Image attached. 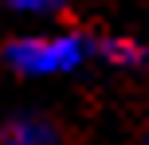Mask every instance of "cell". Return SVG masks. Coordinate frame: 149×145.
Segmentation results:
<instances>
[{
  "mask_svg": "<svg viewBox=\"0 0 149 145\" xmlns=\"http://www.w3.org/2000/svg\"><path fill=\"white\" fill-rule=\"evenodd\" d=\"M98 63V31L82 24L20 28L0 39V67L24 83L71 78Z\"/></svg>",
  "mask_w": 149,
  "mask_h": 145,
  "instance_id": "1",
  "label": "cell"
},
{
  "mask_svg": "<svg viewBox=\"0 0 149 145\" xmlns=\"http://www.w3.org/2000/svg\"><path fill=\"white\" fill-rule=\"evenodd\" d=\"M0 145H67V130L51 110L24 106L0 122Z\"/></svg>",
  "mask_w": 149,
  "mask_h": 145,
  "instance_id": "2",
  "label": "cell"
},
{
  "mask_svg": "<svg viewBox=\"0 0 149 145\" xmlns=\"http://www.w3.org/2000/svg\"><path fill=\"white\" fill-rule=\"evenodd\" d=\"M98 63L122 75H145L149 71V43L130 31H102L98 35Z\"/></svg>",
  "mask_w": 149,
  "mask_h": 145,
  "instance_id": "3",
  "label": "cell"
},
{
  "mask_svg": "<svg viewBox=\"0 0 149 145\" xmlns=\"http://www.w3.org/2000/svg\"><path fill=\"white\" fill-rule=\"evenodd\" d=\"M4 12L12 20H20V28H55V20L67 16V4H59V0H12Z\"/></svg>",
  "mask_w": 149,
  "mask_h": 145,
  "instance_id": "4",
  "label": "cell"
},
{
  "mask_svg": "<svg viewBox=\"0 0 149 145\" xmlns=\"http://www.w3.org/2000/svg\"><path fill=\"white\" fill-rule=\"evenodd\" d=\"M141 145H149V122H145V130H141Z\"/></svg>",
  "mask_w": 149,
  "mask_h": 145,
  "instance_id": "5",
  "label": "cell"
},
{
  "mask_svg": "<svg viewBox=\"0 0 149 145\" xmlns=\"http://www.w3.org/2000/svg\"><path fill=\"white\" fill-rule=\"evenodd\" d=\"M0 12H4V8H0Z\"/></svg>",
  "mask_w": 149,
  "mask_h": 145,
  "instance_id": "6",
  "label": "cell"
}]
</instances>
